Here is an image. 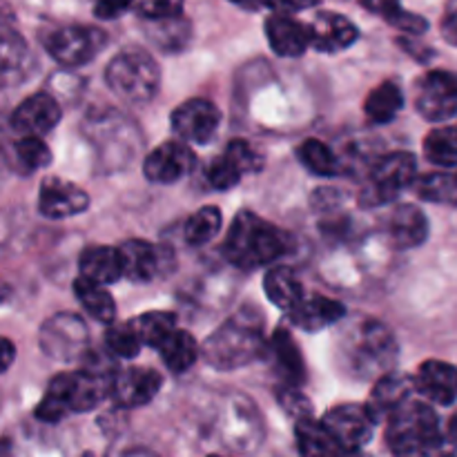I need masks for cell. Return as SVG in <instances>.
I'll return each mask as SVG.
<instances>
[{
  "label": "cell",
  "mask_w": 457,
  "mask_h": 457,
  "mask_svg": "<svg viewBox=\"0 0 457 457\" xmlns=\"http://www.w3.org/2000/svg\"><path fill=\"white\" fill-rule=\"evenodd\" d=\"M266 38L272 52L286 58H297L306 54L308 47H312L311 25H303L302 21L284 12H275L268 18Z\"/></svg>",
  "instance_id": "cell-17"
},
{
  "label": "cell",
  "mask_w": 457,
  "mask_h": 457,
  "mask_svg": "<svg viewBox=\"0 0 457 457\" xmlns=\"http://www.w3.org/2000/svg\"><path fill=\"white\" fill-rule=\"evenodd\" d=\"M418 163L409 152H393L382 156L370 170L364 187H361L360 204L364 208H378L395 201L406 187L415 186Z\"/></svg>",
  "instance_id": "cell-6"
},
{
  "label": "cell",
  "mask_w": 457,
  "mask_h": 457,
  "mask_svg": "<svg viewBox=\"0 0 457 457\" xmlns=\"http://www.w3.org/2000/svg\"><path fill=\"white\" fill-rule=\"evenodd\" d=\"M311 29L312 47L324 54L342 52V49H348L360 38V29H357L355 22L335 12L317 13L315 21L311 22Z\"/></svg>",
  "instance_id": "cell-21"
},
{
  "label": "cell",
  "mask_w": 457,
  "mask_h": 457,
  "mask_svg": "<svg viewBox=\"0 0 457 457\" xmlns=\"http://www.w3.org/2000/svg\"><path fill=\"white\" fill-rule=\"evenodd\" d=\"M61 114L62 112L56 98L40 92L25 98L12 112L9 125H12V129L18 137H45V134L52 132L61 123Z\"/></svg>",
  "instance_id": "cell-15"
},
{
  "label": "cell",
  "mask_w": 457,
  "mask_h": 457,
  "mask_svg": "<svg viewBox=\"0 0 457 457\" xmlns=\"http://www.w3.org/2000/svg\"><path fill=\"white\" fill-rule=\"evenodd\" d=\"M388 25H393L395 29L400 31H406V34H413V36H420L424 34V31L428 29V21L427 18H422L420 13H411L406 12V9H402L400 13H397L395 18H393Z\"/></svg>",
  "instance_id": "cell-45"
},
{
  "label": "cell",
  "mask_w": 457,
  "mask_h": 457,
  "mask_svg": "<svg viewBox=\"0 0 457 457\" xmlns=\"http://www.w3.org/2000/svg\"><path fill=\"white\" fill-rule=\"evenodd\" d=\"M137 326L138 335H141L143 344L150 348H159L170 335L177 330V317L172 312L163 311H150L138 315L137 320H132Z\"/></svg>",
  "instance_id": "cell-35"
},
{
  "label": "cell",
  "mask_w": 457,
  "mask_h": 457,
  "mask_svg": "<svg viewBox=\"0 0 457 457\" xmlns=\"http://www.w3.org/2000/svg\"><path fill=\"white\" fill-rule=\"evenodd\" d=\"M279 404L284 406L286 413L293 415L295 420L312 418L311 400H308L302 391H297V386H286L284 384V388L279 391Z\"/></svg>",
  "instance_id": "cell-43"
},
{
  "label": "cell",
  "mask_w": 457,
  "mask_h": 457,
  "mask_svg": "<svg viewBox=\"0 0 457 457\" xmlns=\"http://www.w3.org/2000/svg\"><path fill=\"white\" fill-rule=\"evenodd\" d=\"M241 177H244L241 168L226 154V152H223L221 156H217V159L210 161L208 170H205V179H208L210 186H212L214 190L221 192L235 187L237 183L241 181Z\"/></svg>",
  "instance_id": "cell-39"
},
{
  "label": "cell",
  "mask_w": 457,
  "mask_h": 457,
  "mask_svg": "<svg viewBox=\"0 0 457 457\" xmlns=\"http://www.w3.org/2000/svg\"><path fill=\"white\" fill-rule=\"evenodd\" d=\"M195 152L186 145V141L179 138V141L161 143L159 147H154L143 163V172H145L147 181L170 186V183L186 179L195 170Z\"/></svg>",
  "instance_id": "cell-14"
},
{
  "label": "cell",
  "mask_w": 457,
  "mask_h": 457,
  "mask_svg": "<svg viewBox=\"0 0 457 457\" xmlns=\"http://www.w3.org/2000/svg\"><path fill=\"white\" fill-rule=\"evenodd\" d=\"M263 320L254 308H241L223 321L201 346V355L219 370H235L266 357Z\"/></svg>",
  "instance_id": "cell-2"
},
{
  "label": "cell",
  "mask_w": 457,
  "mask_h": 457,
  "mask_svg": "<svg viewBox=\"0 0 457 457\" xmlns=\"http://www.w3.org/2000/svg\"><path fill=\"white\" fill-rule=\"evenodd\" d=\"M89 208V196L83 187L58 177H47L40 183L38 212L47 219H67L83 214Z\"/></svg>",
  "instance_id": "cell-16"
},
{
  "label": "cell",
  "mask_w": 457,
  "mask_h": 457,
  "mask_svg": "<svg viewBox=\"0 0 457 457\" xmlns=\"http://www.w3.org/2000/svg\"><path fill=\"white\" fill-rule=\"evenodd\" d=\"M186 0H143L138 4V13L145 21H161V18L181 16Z\"/></svg>",
  "instance_id": "cell-44"
},
{
  "label": "cell",
  "mask_w": 457,
  "mask_h": 457,
  "mask_svg": "<svg viewBox=\"0 0 457 457\" xmlns=\"http://www.w3.org/2000/svg\"><path fill=\"white\" fill-rule=\"evenodd\" d=\"M221 210L217 205H204L201 210H196L190 219L186 221L183 228V237L190 245H205L208 241H212L214 237L221 230Z\"/></svg>",
  "instance_id": "cell-34"
},
{
  "label": "cell",
  "mask_w": 457,
  "mask_h": 457,
  "mask_svg": "<svg viewBox=\"0 0 457 457\" xmlns=\"http://www.w3.org/2000/svg\"><path fill=\"white\" fill-rule=\"evenodd\" d=\"M79 268L80 275L103 286L116 284L123 277V262H120L119 248H107V245H92V248L83 250Z\"/></svg>",
  "instance_id": "cell-24"
},
{
  "label": "cell",
  "mask_w": 457,
  "mask_h": 457,
  "mask_svg": "<svg viewBox=\"0 0 457 457\" xmlns=\"http://www.w3.org/2000/svg\"><path fill=\"white\" fill-rule=\"evenodd\" d=\"M156 351H159L161 360L172 373H187L195 366V361L199 360L201 348L196 346L195 337L187 330L177 328Z\"/></svg>",
  "instance_id": "cell-28"
},
{
  "label": "cell",
  "mask_w": 457,
  "mask_h": 457,
  "mask_svg": "<svg viewBox=\"0 0 457 457\" xmlns=\"http://www.w3.org/2000/svg\"><path fill=\"white\" fill-rule=\"evenodd\" d=\"M38 346L56 361L83 360L89 353V330L74 312H58L40 326Z\"/></svg>",
  "instance_id": "cell-7"
},
{
  "label": "cell",
  "mask_w": 457,
  "mask_h": 457,
  "mask_svg": "<svg viewBox=\"0 0 457 457\" xmlns=\"http://www.w3.org/2000/svg\"><path fill=\"white\" fill-rule=\"evenodd\" d=\"M442 36L451 45H457V0H449L442 16Z\"/></svg>",
  "instance_id": "cell-48"
},
{
  "label": "cell",
  "mask_w": 457,
  "mask_h": 457,
  "mask_svg": "<svg viewBox=\"0 0 457 457\" xmlns=\"http://www.w3.org/2000/svg\"><path fill=\"white\" fill-rule=\"evenodd\" d=\"M415 388L433 404H453L457 400V369L440 360L424 361L415 375Z\"/></svg>",
  "instance_id": "cell-22"
},
{
  "label": "cell",
  "mask_w": 457,
  "mask_h": 457,
  "mask_svg": "<svg viewBox=\"0 0 457 457\" xmlns=\"http://www.w3.org/2000/svg\"><path fill=\"white\" fill-rule=\"evenodd\" d=\"M123 277L134 284H150L172 268L174 257L165 245H154L150 241L129 239L119 245Z\"/></svg>",
  "instance_id": "cell-10"
},
{
  "label": "cell",
  "mask_w": 457,
  "mask_h": 457,
  "mask_svg": "<svg viewBox=\"0 0 457 457\" xmlns=\"http://www.w3.org/2000/svg\"><path fill=\"white\" fill-rule=\"evenodd\" d=\"M339 369L355 379H375L397 364V339L378 320H360L344 333L337 346Z\"/></svg>",
  "instance_id": "cell-1"
},
{
  "label": "cell",
  "mask_w": 457,
  "mask_h": 457,
  "mask_svg": "<svg viewBox=\"0 0 457 457\" xmlns=\"http://www.w3.org/2000/svg\"><path fill=\"white\" fill-rule=\"evenodd\" d=\"M226 154L235 161L237 165L241 168V172L250 174V172H259L263 168V159L257 150H254L250 143L245 141H232L228 143L226 147Z\"/></svg>",
  "instance_id": "cell-41"
},
{
  "label": "cell",
  "mask_w": 457,
  "mask_h": 457,
  "mask_svg": "<svg viewBox=\"0 0 457 457\" xmlns=\"http://www.w3.org/2000/svg\"><path fill=\"white\" fill-rule=\"evenodd\" d=\"M415 110L424 120L442 123L457 114V74L431 70L420 76L415 85Z\"/></svg>",
  "instance_id": "cell-9"
},
{
  "label": "cell",
  "mask_w": 457,
  "mask_h": 457,
  "mask_svg": "<svg viewBox=\"0 0 457 457\" xmlns=\"http://www.w3.org/2000/svg\"><path fill=\"white\" fill-rule=\"evenodd\" d=\"M446 437H449L451 445L457 446V413L453 415V418H451L449 428H446Z\"/></svg>",
  "instance_id": "cell-50"
},
{
  "label": "cell",
  "mask_w": 457,
  "mask_h": 457,
  "mask_svg": "<svg viewBox=\"0 0 457 457\" xmlns=\"http://www.w3.org/2000/svg\"><path fill=\"white\" fill-rule=\"evenodd\" d=\"M43 43L54 61L65 67H80L101 54L107 43V36L96 27L65 25L49 31Z\"/></svg>",
  "instance_id": "cell-8"
},
{
  "label": "cell",
  "mask_w": 457,
  "mask_h": 457,
  "mask_svg": "<svg viewBox=\"0 0 457 457\" xmlns=\"http://www.w3.org/2000/svg\"><path fill=\"white\" fill-rule=\"evenodd\" d=\"M161 386H163V378L159 370L132 366V369L116 370L110 397L120 409H138V406L150 404L159 395Z\"/></svg>",
  "instance_id": "cell-13"
},
{
  "label": "cell",
  "mask_w": 457,
  "mask_h": 457,
  "mask_svg": "<svg viewBox=\"0 0 457 457\" xmlns=\"http://www.w3.org/2000/svg\"><path fill=\"white\" fill-rule=\"evenodd\" d=\"M71 413L70 406V395H67V384H65V375H56V378L49 382L47 393L40 400V404L36 406L34 415L36 420L45 424H58L65 415Z\"/></svg>",
  "instance_id": "cell-33"
},
{
  "label": "cell",
  "mask_w": 457,
  "mask_h": 457,
  "mask_svg": "<svg viewBox=\"0 0 457 457\" xmlns=\"http://www.w3.org/2000/svg\"><path fill=\"white\" fill-rule=\"evenodd\" d=\"M105 83L120 101L129 105H145L156 96L161 71L150 52L128 47L116 54L105 70Z\"/></svg>",
  "instance_id": "cell-5"
},
{
  "label": "cell",
  "mask_w": 457,
  "mask_h": 457,
  "mask_svg": "<svg viewBox=\"0 0 457 457\" xmlns=\"http://www.w3.org/2000/svg\"><path fill=\"white\" fill-rule=\"evenodd\" d=\"M424 154L437 168H455L457 165V125L433 129L424 138Z\"/></svg>",
  "instance_id": "cell-32"
},
{
  "label": "cell",
  "mask_w": 457,
  "mask_h": 457,
  "mask_svg": "<svg viewBox=\"0 0 457 457\" xmlns=\"http://www.w3.org/2000/svg\"><path fill=\"white\" fill-rule=\"evenodd\" d=\"M147 38L154 47H159L161 52H181L186 49V45L190 43V22L181 16L174 18H161V21H147Z\"/></svg>",
  "instance_id": "cell-30"
},
{
  "label": "cell",
  "mask_w": 457,
  "mask_h": 457,
  "mask_svg": "<svg viewBox=\"0 0 457 457\" xmlns=\"http://www.w3.org/2000/svg\"><path fill=\"white\" fill-rule=\"evenodd\" d=\"M27 56V45L25 40L21 38L18 31H13L12 27L4 22L3 27V67H4V76H9V71L13 67H21L22 61Z\"/></svg>",
  "instance_id": "cell-40"
},
{
  "label": "cell",
  "mask_w": 457,
  "mask_h": 457,
  "mask_svg": "<svg viewBox=\"0 0 457 457\" xmlns=\"http://www.w3.org/2000/svg\"><path fill=\"white\" fill-rule=\"evenodd\" d=\"M263 290H266L268 299H270L277 308H281V311L286 312L297 308L299 303L306 299L303 297L302 281H299L297 275L286 266H277L268 270L266 279H263Z\"/></svg>",
  "instance_id": "cell-25"
},
{
  "label": "cell",
  "mask_w": 457,
  "mask_h": 457,
  "mask_svg": "<svg viewBox=\"0 0 457 457\" xmlns=\"http://www.w3.org/2000/svg\"><path fill=\"white\" fill-rule=\"evenodd\" d=\"M402 107H404V92L393 80H386L379 87H375L364 103L366 116L375 125L391 123L400 114Z\"/></svg>",
  "instance_id": "cell-29"
},
{
  "label": "cell",
  "mask_w": 457,
  "mask_h": 457,
  "mask_svg": "<svg viewBox=\"0 0 457 457\" xmlns=\"http://www.w3.org/2000/svg\"><path fill=\"white\" fill-rule=\"evenodd\" d=\"M290 250L288 232L263 221L250 210H241L223 241V257L239 270H257L277 262Z\"/></svg>",
  "instance_id": "cell-3"
},
{
  "label": "cell",
  "mask_w": 457,
  "mask_h": 457,
  "mask_svg": "<svg viewBox=\"0 0 457 457\" xmlns=\"http://www.w3.org/2000/svg\"><path fill=\"white\" fill-rule=\"evenodd\" d=\"M297 159L308 172L317 174V177H335V174H339L337 156L320 138H306L297 147Z\"/></svg>",
  "instance_id": "cell-31"
},
{
  "label": "cell",
  "mask_w": 457,
  "mask_h": 457,
  "mask_svg": "<svg viewBox=\"0 0 457 457\" xmlns=\"http://www.w3.org/2000/svg\"><path fill=\"white\" fill-rule=\"evenodd\" d=\"M321 422L326 424L333 437L337 440V445L342 446L344 453H357L360 449H364L366 445L373 437V418H370L369 409L357 404H339L335 409H330L324 415Z\"/></svg>",
  "instance_id": "cell-11"
},
{
  "label": "cell",
  "mask_w": 457,
  "mask_h": 457,
  "mask_svg": "<svg viewBox=\"0 0 457 457\" xmlns=\"http://www.w3.org/2000/svg\"><path fill=\"white\" fill-rule=\"evenodd\" d=\"M386 445L395 455L436 453L445 445L440 418L424 402H406L386 422Z\"/></svg>",
  "instance_id": "cell-4"
},
{
  "label": "cell",
  "mask_w": 457,
  "mask_h": 457,
  "mask_svg": "<svg viewBox=\"0 0 457 457\" xmlns=\"http://www.w3.org/2000/svg\"><path fill=\"white\" fill-rule=\"evenodd\" d=\"M230 3L239 4V7L257 12V9H270V12H302V9H311L320 4L321 0H230Z\"/></svg>",
  "instance_id": "cell-42"
},
{
  "label": "cell",
  "mask_w": 457,
  "mask_h": 457,
  "mask_svg": "<svg viewBox=\"0 0 457 457\" xmlns=\"http://www.w3.org/2000/svg\"><path fill=\"white\" fill-rule=\"evenodd\" d=\"M13 344H12V339H7L4 337L3 339V370H7L9 366H12V360H13Z\"/></svg>",
  "instance_id": "cell-49"
},
{
  "label": "cell",
  "mask_w": 457,
  "mask_h": 457,
  "mask_svg": "<svg viewBox=\"0 0 457 457\" xmlns=\"http://www.w3.org/2000/svg\"><path fill=\"white\" fill-rule=\"evenodd\" d=\"M105 346L114 357H120V360H134L145 344H143L134 321H128V324H112L110 328H107Z\"/></svg>",
  "instance_id": "cell-37"
},
{
  "label": "cell",
  "mask_w": 457,
  "mask_h": 457,
  "mask_svg": "<svg viewBox=\"0 0 457 457\" xmlns=\"http://www.w3.org/2000/svg\"><path fill=\"white\" fill-rule=\"evenodd\" d=\"M344 312H346L344 303L335 302V299L330 297L315 295V297L303 299L297 308H293V311L288 312V317L297 328L315 333V330L328 328V326L337 324L344 317Z\"/></svg>",
  "instance_id": "cell-23"
},
{
  "label": "cell",
  "mask_w": 457,
  "mask_h": 457,
  "mask_svg": "<svg viewBox=\"0 0 457 457\" xmlns=\"http://www.w3.org/2000/svg\"><path fill=\"white\" fill-rule=\"evenodd\" d=\"M361 7L369 9L370 13H378V16H382L384 21L391 22L393 18L397 16V13L402 12V3L400 0H360Z\"/></svg>",
  "instance_id": "cell-47"
},
{
  "label": "cell",
  "mask_w": 457,
  "mask_h": 457,
  "mask_svg": "<svg viewBox=\"0 0 457 457\" xmlns=\"http://www.w3.org/2000/svg\"><path fill=\"white\" fill-rule=\"evenodd\" d=\"M170 123H172V132L181 141L205 145L217 134L219 123H221V112L214 103L205 101V98H190L172 112Z\"/></svg>",
  "instance_id": "cell-12"
},
{
  "label": "cell",
  "mask_w": 457,
  "mask_h": 457,
  "mask_svg": "<svg viewBox=\"0 0 457 457\" xmlns=\"http://www.w3.org/2000/svg\"><path fill=\"white\" fill-rule=\"evenodd\" d=\"M13 154L22 170H29V172L43 170L52 163V150L40 137H21L13 143Z\"/></svg>",
  "instance_id": "cell-38"
},
{
  "label": "cell",
  "mask_w": 457,
  "mask_h": 457,
  "mask_svg": "<svg viewBox=\"0 0 457 457\" xmlns=\"http://www.w3.org/2000/svg\"><path fill=\"white\" fill-rule=\"evenodd\" d=\"M384 235L397 250L420 248L428 237L427 214L411 204L397 205L384 219Z\"/></svg>",
  "instance_id": "cell-19"
},
{
  "label": "cell",
  "mask_w": 457,
  "mask_h": 457,
  "mask_svg": "<svg viewBox=\"0 0 457 457\" xmlns=\"http://www.w3.org/2000/svg\"><path fill=\"white\" fill-rule=\"evenodd\" d=\"M415 192L420 199L431 201V204L457 205V177L451 174H427L415 181Z\"/></svg>",
  "instance_id": "cell-36"
},
{
  "label": "cell",
  "mask_w": 457,
  "mask_h": 457,
  "mask_svg": "<svg viewBox=\"0 0 457 457\" xmlns=\"http://www.w3.org/2000/svg\"><path fill=\"white\" fill-rule=\"evenodd\" d=\"M266 357H270L275 373L286 386H302L306 382V364H303L299 344L286 328H277L268 339Z\"/></svg>",
  "instance_id": "cell-20"
},
{
  "label": "cell",
  "mask_w": 457,
  "mask_h": 457,
  "mask_svg": "<svg viewBox=\"0 0 457 457\" xmlns=\"http://www.w3.org/2000/svg\"><path fill=\"white\" fill-rule=\"evenodd\" d=\"M132 4L134 0H96L94 16L101 18V21H114V18L123 16Z\"/></svg>",
  "instance_id": "cell-46"
},
{
  "label": "cell",
  "mask_w": 457,
  "mask_h": 457,
  "mask_svg": "<svg viewBox=\"0 0 457 457\" xmlns=\"http://www.w3.org/2000/svg\"><path fill=\"white\" fill-rule=\"evenodd\" d=\"M74 293L79 297L80 306L87 311V315H92L94 320L101 321V324H112L116 317V302L107 288L98 281L87 279V277L80 275L74 281Z\"/></svg>",
  "instance_id": "cell-27"
},
{
  "label": "cell",
  "mask_w": 457,
  "mask_h": 457,
  "mask_svg": "<svg viewBox=\"0 0 457 457\" xmlns=\"http://www.w3.org/2000/svg\"><path fill=\"white\" fill-rule=\"evenodd\" d=\"M295 437H297L299 453L303 455H346L333 437V433L326 428V424L312 418L297 420Z\"/></svg>",
  "instance_id": "cell-26"
},
{
  "label": "cell",
  "mask_w": 457,
  "mask_h": 457,
  "mask_svg": "<svg viewBox=\"0 0 457 457\" xmlns=\"http://www.w3.org/2000/svg\"><path fill=\"white\" fill-rule=\"evenodd\" d=\"M413 388H415V379L404 373H395V370H391V373L378 378L373 391H370L369 402H366V409H369L373 422L375 424L388 422V418H391L400 406H404L406 402L411 400Z\"/></svg>",
  "instance_id": "cell-18"
}]
</instances>
